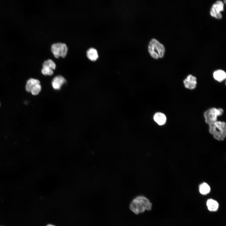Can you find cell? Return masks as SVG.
<instances>
[{
	"mask_svg": "<svg viewBox=\"0 0 226 226\" xmlns=\"http://www.w3.org/2000/svg\"><path fill=\"white\" fill-rule=\"evenodd\" d=\"M209 131L216 140H223L226 137V123L217 121L209 125Z\"/></svg>",
	"mask_w": 226,
	"mask_h": 226,
	"instance_id": "obj_1",
	"label": "cell"
},
{
	"mask_svg": "<svg viewBox=\"0 0 226 226\" xmlns=\"http://www.w3.org/2000/svg\"><path fill=\"white\" fill-rule=\"evenodd\" d=\"M148 51L151 56L156 59L163 57L165 52L164 46L155 39H152L148 45Z\"/></svg>",
	"mask_w": 226,
	"mask_h": 226,
	"instance_id": "obj_2",
	"label": "cell"
},
{
	"mask_svg": "<svg viewBox=\"0 0 226 226\" xmlns=\"http://www.w3.org/2000/svg\"><path fill=\"white\" fill-rule=\"evenodd\" d=\"M223 113L222 108H209L204 113V116L206 123L209 125L217 121V117L221 116Z\"/></svg>",
	"mask_w": 226,
	"mask_h": 226,
	"instance_id": "obj_3",
	"label": "cell"
},
{
	"mask_svg": "<svg viewBox=\"0 0 226 226\" xmlns=\"http://www.w3.org/2000/svg\"><path fill=\"white\" fill-rule=\"evenodd\" d=\"M51 50L56 58L64 57L67 54L68 48L65 43L59 42L52 44Z\"/></svg>",
	"mask_w": 226,
	"mask_h": 226,
	"instance_id": "obj_4",
	"label": "cell"
},
{
	"mask_svg": "<svg viewBox=\"0 0 226 226\" xmlns=\"http://www.w3.org/2000/svg\"><path fill=\"white\" fill-rule=\"evenodd\" d=\"M224 7V4L222 1H217L213 5L211 9V15L217 19H221L222 16L220 12L223 10Z\"/></svg>",
	"mask_w": 226,
	"mask_h": 226,
	"instance_id": "obj_5",
	"label": "cell"
},
{
	"mask_svg": "<svg viewBox=\"0 0 226 226\" xmlns=\"http://www.w3.org/2000/svg\"><path fill=\"white\" fill-rule=\"evenodd\" d=\"M131 210L136 214L143 213L145 210L142 203L136 198L131 202L130 206Z\"/></svg>",
	"mask_w": 226,
	"mask_h": 226,
	"instance_id": "obj_6",
	"label": "cell"
},
{
	"mask_svg": "<svg viewBox=\"0 0 226 226\" xmlns=\"http://www.w3.org/2000/svg\"><path fill=\"white\" fill-rule=\"evenodd\" d=\"M183 83L185 88L190 89H193L196 87V78L192 75H189L183 80Z\"/></svg>",
	"mask_w": 226,
	"mask_h": 226,
	"instance_id": "obj_7",
	"label": "cell"
},
{
	"mask_svg": "<svg viewBox=\"0 0 226 226\" xmlns=\"http://www.w3.org/2000/svg\"><path fill=\"white\" fill-rule=\"evenodd\" d=\"M66 81V80L61 75H58L53 78L51 82V84L54 89L59 90L65 83Z\"/></svg>",
	"mask_w": 226,
	"mask_h": 226,
	"instance_id": "obj_8",
	"label": "cell"
},
{
	"mask_svg": "<svg viewBox=\"0 0 226 226\" xmlns=\"http://www.w3.org/2000/svg\"><path fill=\"white\" fill-rule=\"evenodd\" d=\"M154 121L159 125H164L166 121V117L165 115L161 112L156 113L153 116Z\"/></svg>",
	"mask_w": 226,
	"mask_h": 226,
	"instance_id": "obj_9",
	"label": "cell"
},
{
	"mask_svg": "<svg viewBox=\"0 0 226 226\" xmlns=\"http://www.w3.org/2000/svg\"><path fill=\"white\" fill-rule=\"evenodd\" d=\"M87 57L91 61H95L98 58V54L96 49L94 48H90L86 52Z\"/></svg>",
	"mask_w": 226,
	"mask_h": 226,
	"instance_id": "obj_10",
	"label": "cell"
},
{
	"mask_svg": "<svg viewBox=\"0 0 226 226\" xmlns=\"http://www.w3.org/2000/svg\"><path fill=\"white\" fill-rule=\"evenodd\" d=\"M214 78L219 82H221L225 79L226 77L225 72L222 70H218L213 73Z\"/></svg>",
	"mask_w": 226,
	"mask_h": 226,
	"instance_id": "obj_11",
	"label": "cell"
},
{
	"mask_svg": "<svg viewBox=\"0 0 226 226\" xmlns=\"http://www.w3.org/2000/svg\"><path fill=\"white\" fill-rule=\"evenodd\" d=\"M207 206L208 210L210 211H217L219 207L218 203L216 201L212 199L207 200Z\"/></svg>",
	"mask_w": 226,
	"mask_h": 226,
	"instance_id": "obj_12",
	"label": "cell"
},
{
	"mask_svg": "<svg viewBox=\"0 0 226 226\" xmlns=\"http://www.w3.org/2000/svg\"><path fill=\"white\" fill-rule=\"evenodd\" d=\"M40 83V81L38 79L30 78L26 82L25 89L28 92H30L32 89L35 85Z\"/></svg>",
	"mask_w": 226,
	"mask_h": 226,
	"instance_id": "obj_13",
	"label": "cell"
},
{
	"mask_svg": "<svg viewBox=\"0 0 226 226\" xmlns=\"http://www.w3.org/2000/svg\"><path fill=\"white\" fill-rule=\"evenodd\" d=\"M136 198L142 203L145 210H150L151 209L152 204L147 198L143 196H139Z\"/></svg>",
	"mask_w": 226,
	"mask_h": 226,
	"instance_id": "obj_14",
	"label": "cell"
},
{
	"mask_svg": "<svg viewBox=\"0 0 226 226\" xmlns=\"http://www.w3.org/2000/svg\"><path fill=\"white\" fill-rule=\"evenodd\" d=\"M199 191L201 194L205 195L208 193L210 191V188L208 184L203 183L199 186Z\"/></svg>",
	"mask_w": 226,
	"mask_h": 226,
	"instance_id": "obj_15",
	"label": "cell"
},
{
	"mask_svg": "<svg viewBox=\"0 0 226 226\" xmlns=\"http://www.w3.org/2000/svg\"><path fill=\"white\" fill-rule=\"evenodd\" d=\"M41 73L44 75L51 76L53 74V71L52 69L47 66H43Z\"/></svg>",
	"mask_w": 226,
	"mask_h": 226,
	"instance_id": "obj_16",
	"label": "cell"
},
{
	"mask_svg": "<svg viewBox=\"0 0 226 226\" xmlns=\"http://www.w3.org/2000/svg\"><path fill=\"white\" fill-rule=\"evenodd\" d=\"M42 66H47L51 68L53 70L55 69L56 67L55 63L53 60L51 59H49L45 61L43 64Z\"/></svg>",
	"mask_w": 226,
	"mask_h": 226,
	"instance_id": "obj_17",
	"label": "cell"
},
{
	"mask_svg": "<svg viewBox=\"0 0 226 226\" xmlns=\"http://www.w3.org/2000/svg\"><path fill=\"white\" fill-rule=\"evenodd\" d=\"M41 87L40 84L35 85L32 89L30 93L33 95H36L39 94L41 91Z\"/></svg>",
	"mask_w": 226,
	"mask_h": 226,
	"instance_id": "obj_18",
	"label": "cell"
},
{
	"mask_svg": "<svg viewBox=\"0 0 226 226\" xmlns=\"http://www.w3.org/2000/svg\"><path fill=\"white\" fill-rule=\"evenodd\" d=\"M46 226H55L54 225L51 224H48L46 225Z\"/></svg>",
	"mask_w": 226,
	"mask_h": 226,
	"instance_id": "obj_19",
	"label": "cell"
},
{
	"mask_svg": "<svg viewBox=\"0 0 226 226\" xmlns=\"http://www.w3.org/2000/svg\"><path fill=\"white\" fill-rule=\"evenodd\" d=\"M0 226H4L3 225H0Z\"/></svg>",
	"mask_w": 226,
	"mask_h": 226,
	"instance_id": "obj_20",
	"label": "cell"
},
{
	"mask_svg": "<svg viewBox=\"0 0 226 226\" xmlns=\"http://www.w3.org/2000/svg\"><path fill=\"white\" fill-rule=\"evenodd\" d=\"M224 1V3H226V2H225L226 0H225Z\"/></svg>",
	"mask_w": 226,
	"mask_h": 226,
	"instance_id": "obj_21",
	"label": "cell"
},
{
	"mask_svg": "<svg viewBox=\"0 0 226 226\" xmlns=\"http://www.w3.org/2000/svg\"></svg>",
	"mask_w": 226,
	"mask_h": 226,
	"instance_id": "obj_22",
	"label": "cell"
}]
</instances>
